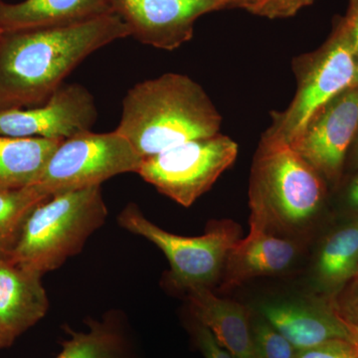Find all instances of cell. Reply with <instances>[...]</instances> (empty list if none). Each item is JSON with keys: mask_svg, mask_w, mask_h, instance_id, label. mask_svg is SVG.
I'll return each mask as SVG.
<instances>
[{"mask_svg": "<svg viewBox=\"0 0 358 358\" xmlns=\"http://www.w3.org/2000/svg\"><path fill=\"white\" fill-rule=\"evenodd\" d=\"M131 36L110 13L74 24L3 32L0 36V110L42 105L94 52Z\"/></svg>", "mask_w": 358, "mask_h": 358, "instance_id": "1", "label": "cell"}, {"mask_svg": "<svg viewBox=\"0 0 358 358\" xmlns=\"http://www.w3.org/2000/svg\"><path fill=\"white\" fill-rule=\"evenodd\" d=\"M221 124L222 115L197 82L166 73L129 90L115 131L145 159L185 141L217 134Z\"/></svg>", "mask_w": 358, "mask_h": 358, "instance_id": "2", "label": "cell"}, {"mask_svg": "<svg viewBox=\"0 0 358 358\" xmlns=\"http://www.w3.org/2000/svg\"><path fill=\"white\" fill-rule=\"evenodd\" d=\"M327 196V181L291 145L260 141L250 176V222L280 236L301 232Z\"/></svg>", "mask_w": 358, "mask_h": 358, "instance_id": "3", "label": "cell"}, {"mask_svg": "<svg viewBox=\"0 0 358 358\" xmlns=\"http://www.w3.org/2000/svg\"><path fill=\"white\" fill-rule=\"evenodd\" d=\"M107 216L101 186L53 195L30 212L7 259L43 275L80 253Z\"/></svg>", "mask_w": 358, "mask_h": 358, "instance_id": "4", "label": "cell"}, {"mask_svg": "<svg viewBox=\"0 0 358 358\" xmlns=\"http://www.w3.org/2000/svg\"><path fill=\"white\" fill-rule=\"evenodd\" d=\"M296 90L281 112H273L261 141L292 143L322 106L345 90L358 86V55L343 20L329 39L310 53L294 58Z\"/></svg>", "mask_w": 358, "mask_h": 358, "instance_id": "5", "label": "cell"}, {"mask_svg": "<svg viewBox=\"0 0 358 358\" xmlns=\"http://www.w3.org/2000/svg\"><path fill=\"white\" fill-rule=\"evenodd\" d=\"M124 229L145 237L162 250L171 264V281L176 288H209L223 273L228 254L241 227L232 220L214 221L199 237H183L162 229L145 217L136 204H129L117 216Z\"/></svg>", "mask_w": 358, "mask_h": 358, "instance_id": "6", "label": "cell"}, {"mask_svg": "<svg viewBox=\"0 0 358 358\" xmlns=\"http://www.w3.org/2000/svg\"><path fill=\"white\" fill-rule=\"evenodd\" d=\"M238 152L236 141L219 133L143 159L136 173L157 192L189 207L232 166Z\"/></svg>", "mask_w": 358, "mask_h": 358, "instance_id": "7", "label": "cell"}, {"mask_svg": "<svg viewBox=\"0 0 358 358\" xmlns=\"http://www.w3.org/2000/svg\"><path fill=\"white\" fill-rule=\"evenodd\" d=\"M141 162L133 145L117 131H85L59 143L35 186L50 196L101 186L119 174L138 173Z\"/></svg>", "mask_w": 358, "mask_h": 358, "instance_id": "8", "label": "cell"}, {"mask_svg": "<svg viewBox=\"0 0 358 358\" xmlns=\"http://www.w3.org/2000/svg\"><path fill=\"white\" fill-rule=\"evenodd\" d=\"M358 134V86L320 108L289 145L327 181L338 185Z\"/></svg>", "mask_w": 358, "mask_h": 358, "instance_id": "9", "label": "cell"}, {"mask_svg": "<svg viewBox=\"0 0 358 358\" xmlns=\"http://www.w3.org/2000/svg\"><path fill=\"white\" fill-rule=\"evenodd\" d=\"M98 119L95 99L79 84H63L42 105L0 110V136L67 140L92 131Z\"/></svg>", "mask_w": 358, "mask_h": 358, "instance_id": "10", "label": "cell"}, {"mask_svg": "<svg viewBox=\"0 0 358 358\" xmlns=\"http://www.w3.org/2000/svg\"><path fill=\"white\" fill-rule=\"evenodd\" d=\"M233 0H110L113 11L141 43L173 51L192 40L200 16Z\"/></svg>", "mask_w": 358, "mask_h": 358, "instance_id": "11", "label": "cell"}, {"mask_svg": "<svg viewBox=\"0 0 358 358\" xmlns=\"http://www.w3.org/2000/svg\"><path fill=\"white\" fill-rule=\"evenodd\" d=\"M296 254L298 247L288 238L250 222L248 236L238 240L226 259L221 289L236 288L259 275L279 274L293 264Z\"/></svg>", "mask_w": 358, "mask_h": 358, "instance_id": "12", "label": "cell"}, {"mask_svg": "<svg viewBox=\"0 0 358 358\" xmlns=\"http://www.w3.org/2000/svg\"><path fill=\"white\" fill-rule=\"evenodd\" d=\"M260 313L299 350L334 341H350V327L331 303L307 305L291 301L263 303Z\"/></svg>", "mask_w": 358, "mask_h": 358, "instance_id": "13", "label": "cell"}, {"mask_svg": "<svg viewBox=\"0 0 358 358\" xmlns=\"http://www.w3.org/2000/svg\"><path fill=\"white\" fill-rule=\"evenodd\" d=\"M41 277L9 259H0V329L13 341L48 310Z\"/></svg>", "mask_w": 358, "mask_h": 358, "instance_id": "14", "label": "cell"}, {"mask_svg": "<svg viewBox=\"0 0 358 358\" xmlns=\"http://www.w3.org/2000/svg\"><path fill=\"white\" fill-rule=\"evenodd\" d=\"M190 310L219 345L235 358L254 357L251 317L241 303L215 296L207 287L188 291Z\"/></svg>", "mask_w": 358, "mask_h": 358, "instance_id": "15", "label": "cell"}, {"mask_svg": "<svg viewBox=\"0 0 358 358\" xmlns=\"http://www.w3.org/2000/svg\"><path fill=\"white\" fill-rule=\"evenodd\" d=\"M114 13L110 0H0V29L23 31L83 22Z\"/></svg>", "mask_w": 358, "mask_h": 358, "instance_id": "16", "label": "cell"}, {"mask_svg": "<svg viewBox=\"0 0 358 358\" xmlns=\"http://www.w3.org/2000/svg\"><path fill=\"white\" fill-rule=\"evenodd\" d=\"M61 141L0 136V192L37 185Z\"/></svg>", "mask_w": 358, "mask_h": 358, "instance_id": "17", "label": "cell"}, {"mask_svg": "<svg viewBox=\"0 0 358 358\" xmlns=\"http://www.w3.org/2000/svg\"><path fill=\"white\" fill-rule=\"evenodd\" d=\"M317 279L327 292L339 294L358 273V217L327 238L317 261Z\"/></svg>", "mask_w": 358, "mask_h": 358, "instance_id": "18", "label": "cell"}, {"mask_svg": "<svg viewBox=\"0 0 358 358\" xmlns=\"http://www.w3.org/2000/svg\"><path fill=\"white\" fill-rule=\"evenodd\" d=\"M55 358H136L126 327L117 320L90 322L88 331H70Z\"/></svg>", "mask_w": 358, "mask_h": 358, "instance_id": "19", "label": "cell"}, {"mask_svg": "<svg viewBox=\"0 0 358 358\" xmlns=\"http://www.w3.org/2000/svg\"><path fill=\"white\" fill-rule=\"evenodd\" d=\"M49 197L38 186L0 192V259L8 258L30 212Z\"/></svg>", "mask_w": 358, "mask_h": 358, "instance_id": "20", "label": "cell"}, {"mask_svg": "<svg viewBox=\"0 0 358 358\" xmlns=\"http://www.w3.org/2000/svg\"><path fill=\"white\" fill-rule=\"evenodd\" d=\"M252 341L255 358H296L299 350L263 317H251Z\"/></svg>", "mask_w": 358, "mask_h": 358, "instance_id": "21", "label": "cell"}, {"mask_svg": "<svg viewBox=\"0 0 358 358\" xmlns=\"http://www.w3.org/2000/svg\"><path fill=\"white\" fill-rule=\"evenodd\" d=\"M313 0H233L232 6L245 7L252 13L268 17H281L296 13Z\"/></svg>", "mask_w": 358, "mask_h": 358, "instance_id": "22", "label": "cell"}, {"mask_svg": "<svg viewBox=\"0 0 358 358\" xmlns=\"http://www.w3.org/2000/svg\"><path fill=\"white\" fill-rule=\"evenodd\" d=\"M296 358H358V352L350 341L334 339L307 350H299Z\"/></svg>", "mask_w": 358, "mask_h": 358, "instance_id": "23", "label": "cell"}, {"mask_svg": "<svg viewBox=\"0 0 358 358\" xmlns=\"http://www.w3.org/2000/svg\"><path fill=\"white\" fill-rule=\"evenodd\" d=\"M333 301L334 307L348 326L358 322V273Z\"/></svg>", "mask_w": 358, "mask_h": 358, "instance_id": "24", "label": "cell"}, {"mask_svg": "<svg viewBox=\"0 0 358 358\" xmlns=\"http://www.w3.org/2000/svg\"><path fill=\"white\" fill-rule=\"evenodd\" d=\"M193 334L205 358H235L219 345L211 331L199 322L193 327Z\"/></svg>", "mask_w": 358, "mask_h": 358, "instance_id": "25", "label": "cell"}, {"mask_svg": "<svg viewBox=\"0 0 358 358\" xmlns=\"http://www.w3.org/2000/svg\"><path fill=\"white\" fill-rule=\"evenodd\" d=\"M343 20L358 55V0H350L348 13Z\"/></svg>", "mask_w": 358, "mask_h": 358, "instance_id": "26", "label": "cell"}, {"mask_svg": "<svg viewBox=\"0 0 358 358\" xmlns=\"http://www.w3.org/2000/svg\"><path fill=\"white\" fill-rule=\"evenodd\" d=\"M345 202L348 208L358 217V173L350 181L345 190Z\"/></svg>", "mask_w": 358, "mask_h": 358, "instance_id": "27", "label": "cell"}, {"mask_svg": "<svg viewBox=\"0 0 358 358\" xmlns=\"http://www.w3.org/2000/svg\"><path fill=\"white\" fill-rule=\"evenodd\" d=\"M350 327V343L355 346V350L358 352V322L355 324H352Z\"/></svg>", "mask_w": 358, "mask_h": 358, "instance_id": "28", "label": "cell"}, {"mask_svg": "<svg viewBox=\"0 0 358 358\" xmlns=\"http://www.w3.org/2000/svg\"><path fill=\"white\" fill-rule=\"evenodd\" d=\"M350 154H352L353 164L355 167H358V134L355 143H352V148H350V152H348V155Z\"/></svg>", "mask_w": 358, "mask_h": 358, "instance_id": "29", "label": "cell"}, {"mask_svg": "<svg viewBox=\"0 0 358 358\" xmlns=\"http://www.w3.org/2000/svg\"><path fill=\"white\" fill-rule=\"evenodd\" d=\"M13 343V341L2 331L1 329H0V350L7 348V346L11 345Z\"/></svg>", "mask_w": 358, "mask_h": 358, "instance_id": "30", "label": "cell"}, {"mask_svg": "<svg viewBox=\"0 0 358 358\" xmlns=\"http://www.w3.org/2000/svg\"><path fill=\"white\" fill-rule=\"evenodd\" d=\"M2 33H3V31H2L1 29H0V36H1Z\"/></svg>", "mask_w": 358, "mask_h": 358, "instance_id": "31", "label": "cell"}]
</instances>
